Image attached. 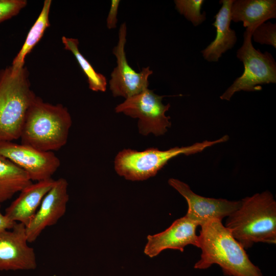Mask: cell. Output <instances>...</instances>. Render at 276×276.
Masks as SVG:
<instances>
[{
	"mask_svg": "<svg viewBox=\"0 0 276 276\" xmlns=\"http://www.w3.org/2000/svg\"><path fill=\"white\" fill-rule=\"evenodd\" d=\"M200 226L197 247L201 253L194 268L206 269L217 264L226 276H263L222 221L212 220Z\"/></svg>",
	"mask_w": 276,
	"mask_h": 276,
	"instance_id": "6da1fadb",
	"label": "cell"
},
{
	"mask_svg": "<svg viewBox=\"0 0 276 276\" xmlns=\"http://www.w3.org/2000/svg\"><path fill=\"white\" fill-rule=\"evenodd\" d=\"M224 226L245 249L256 243L275 244L276 201L268 191L240 200Z\"/></svg>",
	"mask_w": 276,
	"mask_h": 276,
	"instance_id": "7a4b0ae2",
	"label": "cell"
},
{
	"mask_svg": "<svg viewBox=\"0 0 276 276\" xmlns=\"http://www.w3.org/2000/svg\"><path fill=\"white\" fill-rule=\"evenodd\" d=\"M72 119L67 108L36 96L22 125L21 144L44 151L58 150L67 142Z\"/></svg>",
	"mask_w": 276,
	"mask_h": 276,
	"instance_id": "3957f363",
	"label": "cell"
},
{
	"mask_svg": "<svg viewBox=\"0 0 276 276\" xmlns=\"http://www.w3.org/2000/svg\"><path fill=\"white\" fill-rule=\"evenodd\" d=\"M36 96L26 67L16 73L11 66L0 71V142L20 138L27 112Z\"/></svg>",
	"mask_w": 276,
	"mask_h": 276,
	"instance_id": "277c9868",
	"label": "cell"
},
{
	"mask_svg": "<svg viewBox=\"0 0 276 276\" xmlns=\"http://www.w3.org/2000/svg\"><path fill=\"white\" fill-rule=\"evenodd\" d=\"M229 140L225 135L215 141H204L186 147H175L166 150L150 148L139 151L126 149L120 151L114 160L116 172L132 181L147 179L155 176L172 158L181 155H189Z\"/></svg>",
	"mask_w": 276,
	"mask_h": 276,
	"instance_id": "5b68a950",
	"label": "cell"
},
{
	"mask_svg": "<svg viewBox=\"0 0 276 276\" xmlns=\"http://www.w3.org/2000/svg\"><path fill=\"white\" fill-rule=\"evenodd\" d=\"M252 30L246 29L243 43L237 51V57L243 62L242 75L220 96L229 101L236 92L255 91L262 89V85L276 83V62L271 53L256 49L251 42Z\"/></svg>",
	"mask_w": 276,
	"mask_h": 276,
	"instance_id": "8992f818",
	"label": "cell"
},
{
	"mask_svg": "<svg viewBox=\"0 0 276 276\" xmlns=\"http://www.w3.org/2000/svg\"><path fill=\"white\" fill-rule=\"evenodd\" d=\"M165 96H159L148 88L127 98L115 108L117 113H123L138 119L139 133L143 135L152 133L162 135L171 126L170 117L165 113L170 107L162 102Z\"/></svg>",
	"mask_w": 276,
	"mask_h": 276,
	"instance_id": "52a82bcc",
	"label": "cell"
},
{
	"mask_svg": "<svg viewBox=\"0 0 276 276\" xmlns=\"http://www.w3.org/2000/svg\"><path fill=\"white\" fill-rule=\"evenodd\" d=\"M118 34V43L112 50L117 59V66L111 74L109 88L113 97H122L126 99L148 88V78L153 71L146 67L136 72L129 65L125 50L127 36L125 22L121 25Z\"/></svg>",
	"mask_w": 276,
	"mask_h": 276,
	"instance_id": "ba28073f",
	"label": "cell"
},
{
	"mask_svg": "<svg viewBox=\"0 0 276 276\" xmlns=\"http://www.w3.org/2000/svg\"><path fill=\"white\" fill-rule=\"evenodd\" d=\"M0 155L24 170L32 181L52 178L61 164L53 152L10 141L0 142Z\"/></svg>",
	"mask_w": 276,
	"mask_h": 276,
	"instance_id": "9c48e42d",
	"label": "cell"
},
{
	"mask_svg": "<svg viewBox=\"0 0 276 276\" xmlns=\"http://www.w3.org/2000/svg\"><path fill=\"white\" fill-rule=\"evenodd\" d=\"M169 185L186 199L188 211L186 216L200 226L212 220L222 221L237 210L240 200L203 197L195 193L189 186L177 179L170 178Z\"/></svg>",
	"mask_w": 276,
	"mask_h": 276,
	"instance_id": "30bf717a",
	"label": "cell"
},
{
	"mask_svg": "<svg viewBox=\"0 0 276 276\" xmlns=\"http://www.w3.org/2000/svg\"><path fill=\"white\" fill-rule=\"evenodd\" d=\"M26 226L15 222L0 232V270H32L37 266L34 249L28 245Z\"/></svg>",
	"mask_w": 276,
	"mask_h": 276,
	"instance_id": "8fae6325",
	"label": "cell"
},
{
	"mask_svg": "<svg viewBox=\"0 0 276 276\" xmlns=\"http://www.w3.org/2000/svg\"><path fill=\"white\" fill-rule=\"evenodd\" d=\"M67 188L68 183L65 178L55 180L33 219L26 227L29 243L35 241L47 227L55 224L64 215L69 200Z\"/></svg>",
	"mask_w": 276,
	"mask_h": 276,
	"instance_id": "7c38bea8",
	"label": "cell"
},
{
	"mask_svg": "<svg viewBox=\"0 0 276 276\" xmlns=\"http://www.w3.org/2000/svg\"><path fill=\"white\" fill-rule=\"evenodd\" d=\"M198 224L186 215L175 220L166 230L147 237L144 253L150 258L154 257L166 249L183 251L186 246L197 247Z\"/></svg>",
	"mask_w": 276,
	"mask_h": 276,
	"instance_id": "4fadbf2b",
	"label": "cell"
},
{
	"mask_svg": "<svg viewBox=\"0 0 276 276\" xmlns=\"http://www.w3.org/2000/svg\"><path fill=\"white\" fill-rule=\"evenodd\" d=\"M55 180L52 178L32 182L24 188L18 197L6 208L5 216L13 222L28 226Z\"/></svg>",
	"mask_w": 276,
	"mask_h": 276,
	"instance_id": "5bb4252c",
	"label": "cell"
},
{
	"mask_svg": "<svg viewBox=\"0 0 276 276\" xmlns=\"http://www.w3.org/2000/svg\"><path fill=\"white\" fill-rule=\"evenodd\" d=\"M219 2L222 6L214 16L215 21L212 24L216 28V37L201 51L204 59L209 62L218 61L223 53L234 47L237 40L236 32L230 28L233 0H221Z\"/></svg>",
	"mask_w": 276,
	"mask_h": 276,
	"instance_id": "9a60e30c",
	"label": "cell"
},
{
	"mask_svg": "<svg viewBox=\"0 0 276 276\" xmlns=\"http://www.w3.org/2000/svg\"><path fill=\"white\" fill-rule=\"evenodd\" d=\"M231 16V20L241 21L246 29L254 31L266 20L276 18V1L233 0Z\"/></svg>",
	"mask_w": 276,
	"mask_h": 276,
	"instance_id": "2e32d148",
	"label": "cell"
},
{
	"mask_svg": "<svg viewBox=\"0 0 276 276\" xmlns=\"http://www.w3.org/2000/svg\"><path fill=\"white\" fill-rule=\"evenodd\" d=\"M32 183L24 170L0 155V203L11 198Z\"/></svg>",
	"mask_w": 276,
	"mask_h": 276,
	"instance_id": "e0dca14e",
	"label": "cell"
},
{
	"mask_svg": "<svg viewBox=\"0 0 276 276\" xmlns=\"http://www.w3.org/2000/svg\"><path fill=\"white\" fill-rule=\"evenodd\" d=\"M51 4V0L44 1L37 19L30 30L23 45L10 66L13 73L18 72L24 67L26 57L39 42L45 30L50 26L49 13Z\"/></svg>",
	"mask_w": 276,
	"mask_h": 276,
	"instance_id": "ac0fdd59",
	"label": "cell"
},
{
	"mask_svg": "<svg viewBox=\"0 0 276 276\" xmlns=\"http://www.w3.org/2000/svg\"><path fill=\"white\" fill-rule=\"evenodd\" d=\"M64 48L71 51L76 59L83 73L87 78L89 88L94 91L104 92L106 90V78L97 72L90 63L82 55L78 49L79 41L77 39L62 37Z\"/></svg>",
	"mask_w": 276,
	"mask_h": 276,
	"instance_id": "d6986e66",
	"label": "cell"
},
{
	"mask_svg": "<svg viewBox=\"0 0 276 276\" xmlns=\"http://www.w3.org/2000/svg\"><path fill=\"white\" fill-rule=\"evenodd\" d=\"M203 0H175L174 4L177 11L191 21L194 26L202 24L206 19V13H201Z\"/></svg>",
	"mask_w": 276,
	"mask_h": 276,
	"instance_id": "ffe728a7",
	"label": "cell"
},
{
	"mask_svg": "<svg viewBox=\"0 0 276 276\" xmlns=\"http://www.w3.org/2000/svg\"><path fill=\"white\" fill-rule=\"evenodd\" d=\"M254 41L261 44L271 45L276 48V24L263 22L256 27L252 33Z\"/></svg>",
	"mask_w": 276,
	"mask_h": 276,
	"instance_id": "44dd1931",
	"label": "cell"
},
{
	"mask_svg": "<svg viewBox=\"0 0 276 276\" xmlns=\"http://www.w3.org/2000/svg\"><path fill=\"white\" fill-rule=\"evenodd\" d=\"M27 4L26 0H0V23L18 14Z\"/></svg>",
	"mask_w": 276,
	"mask_h": 276,
	"instance_id": "7402d4cb",
	"label": "cell"
},
{
	"mask_svg": "<svg viewBox=\"0 0 276 276\" xmlns=\"http://www.w3.org/2000/svg\"><path fill=\"white\" fill-rule=\"evenodd\" d=\"M120 1L112 0L106 19L107 27L109 29L116 28L118 21L117 15Z\"/></svg>",
	"mask_w": 276,
	"mask_h": 276,
	"instance_id": "603a6c76",
	"label": "cell"
},
{
	"mask_svg": "<svg viewBox=\"0 0 276 276\" xmlns=\"http://www.w3.org/2000/svg\"><path fill=\"white\" fill-rule=\"evenodd\" d=\"M15 223V222L11 221L5 214L2 213L0 203V232L7 229H11Z\"/></svg>",
	"mask_w": 276,
	"mask_h": 276,
	"instance_id": "cb8c5ba5",
	"label": "cell"
}]
</instances>
